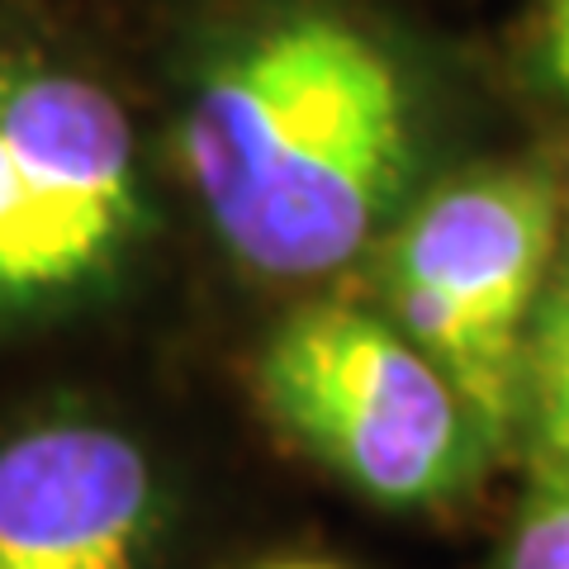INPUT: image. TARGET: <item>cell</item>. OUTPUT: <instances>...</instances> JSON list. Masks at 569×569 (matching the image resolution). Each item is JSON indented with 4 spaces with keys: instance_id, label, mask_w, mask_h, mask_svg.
I'll list each match as a JSON object with an SVG mask.
<instances>
[{
    "instance_id": "cell-1",
    "label": "cell",
    "mask_w": 569,
    "mask_h": 569,
    "mask_svg": "<svg viewBox=\"0 0 569 569\" xmlns=\"http://www.w3.org/2000/svg\"><path fill=\"white\" fill-rule=\"evenodd\" d=\"M181 162L213 233L261 276L351 261L413 171V96L389 48L332 10L242 33L194 86Z\"/></svg>"
},
{
    "instance_id": "cell-2",
    "label": "cell",
    "mask_w": 569,
    "mask_h": 569,
    "mask_svg": "<svg viewBox=\"0 0 569 569\" xmlns=\"http://www.w3.org/2000/svg\"><path fill=\"white\" fill-rule=\"evenodd\" d=\"M257 399L295 447L380 508H437L470 485L485 437L395 318L313 305L257 356Z\"/></svg>"
},
{
    "instance_id": "cell-3",
    "label": "cell",
    "mask_w": 569,
    "mask_h": 569,
    "mask_svg": "<svg viewBox=\"0 0 569 569\" xmlns=\"http://www.w3.org/2000/svg\"><path fill=\"white\" fill-rule=\"evenodd\" d=\"M560 238L556 186L537 171H479L408 213L385 261L395 323L466 399L479 437L522 418L527 328Z\"/></svg>"
},
{
    "instance_id": "cell-4",
    "label": "cell",
    "mask_w": 569,
    "mask_h": 569,
    "mask_svg": "<svg viewBox=\"0 0 569 569\" xmlns=\"http://www.w3.org/2000/svg\"><path fill=\"white\" fill-rule=\"evenodd\" d=\"M142 233L123 104L71 67L0 58V323L100 290Z\"/></svg>"
},
{
    "instance_id": "cell-5",
    "label": "cell",
    "mask_w": 569,
    "mask_h": 569,
    "mask_svg": "<svg viewBox=\"0 0 569 569\" xmlns=\"http://www.w3.org/2000/svg\"><path fill=\"white\" fill-rule=\"evenodd\" d=\"M157 475L119 427L58 418L0 441V569H142Z\"/></svg>"
},
{
    "instance_id": "cell-6",
    "label": "cell",
    "mask_w": 569,
    "mask_h": 569,
    "mask_svg": "<svg viewBox=\"0 0 569 569\" xmlns=\"http://www.w3.org/2000/svg\"><path fill=\"white\" fill-rule=\"evenodd\" d=\"M522 408L550 466H569V276L550 280L527 328Z\"/></svg>"
},
{
    "instance_id": "cell-7",
    "label": "cell",
    "mask_w": 569,
    "mask_h": 569,
    "mask_svg": "<svg viewBox=\"0 0 569 569\" xmlns=\"http://www.w3.org/2000/svg\"><path fill=\"white\" fill-rule=\"evenodd\" d=\"M498 569H569V466H546L512 522Z\"/></svg>"
},
{
    "instance_id": "cell-8",
    "label": "cell",
    "mask_w": 569,
    "mask_h": 569,
    "mask_svg": "<svg viewBox=\"0 0 569 569\" xmlns=\"http://www.w3.org/2000/svg\"><path fill=\"white\" fill-rule=\"evenodd\" d=\"M546 67L550 81L560 86V96L569 100V0L546 6Z\"/></svg>"
},
{
    "instance_id": "cell-9",
    "label": "cell",
    "mask_w": 569,
    "mask_h": 569,
    "mask_svg": "<svg viewBox=\"0 0 569 569\" xmlns=\"http://www.w3.org/2000/svg\"><path fill=\"white\" fill-rule=\"evenodd\" d=\"M266 569H337V565H323V560H284V565H266Z\"/></svg>"
}]
</instances>
